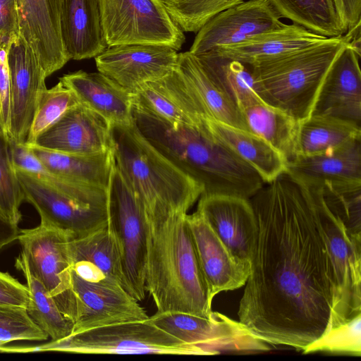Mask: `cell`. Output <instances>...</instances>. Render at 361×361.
Segmentation results:
<instances>
[{
	"label": "cell",
	"mask_w": 361,
	"mask_h": 361,
	"mask_svg": "<svg viewBox=\"0 0 361 361\" xmlns=\"http://www.w3.org/2000/svg\"><path fill=\"white\" fill-rule=\"evenodd\" d=\"M250 198L257 234L239 322L269 345L303 351L331 328L336 283L322 194L286 171Z\"/></svg>",
	"instance_id": "obj_1"
},
{
	"label": "cell",
	"mask_w": 361,
	"mask_h": 361,
	"mask_svg": "<svg viewBox=\"0 0 361 361\" xmlns=\"http://www.w3.org/2000/svg\"><path fill=\"white\" fill-rule=\"evenodd\" d=\"M320 215L337 290L331 329L361 314V239L348 234L323 197Z\"/></svg>",
	"instance_id": "obj_12"
},
{
	"label": "cell",
	"mask_w": 361,
	"mask_h": 361,
	"mask_svg": "<svg viewBox=\"0 0 361 361\" xmlns=\"http://www.w3.org/2000/svg\"><path fill=\"white\" fill-rule=\"evenodd\" d=\"M132 98L134 110L171 124L197 125L204 116L177 66L162 78L140 86Z\"/></svg>",
	"instance_id": "obj_22"
},
{
	"label": "cell",
	"mask_w": 361,
	"mask_h": 361,
	"mask_svg": "<svg viewBox=\"0 0 361 361\" xmlns=\"http://www.w3.org/2000/svg\"><path fill=\"white\" fill-rule=\"evenodd\" d=\"M344 35L361 23V0H334Z\"/></svg>",
	"instance_id": "obj_45"
},
{
	"label": "cell",
	"mask_w": 361,
	"mask_h": 361,
	"mask_svg": "<svg viewBox=\"0 0 361 361\" xmlns=\"http://www.w3.org/2000/svg\"><path fill=\"white\" fill-rule=\"evenodd\" d=\"M48 338V334L30 317L26 307L0 305V348L12 341H43Z\"/></svg>",
	"instance_id": "obj_41"
},
{
	"label": "cell",
	"mask_w": 361,
	"mask_h": 361,
	"mask_svg": "<svg viewBox=\"0 0 361 361\" xmlns=\"http://www.w3.org/2000/svg\"><path fill=\"white\" fill-rule=\"evenodd\" d=\"M6 351L206 355L197 347L188 344L160 329L149 318L73 333L62 339L37 346H8Z\"/></svg>",
	"instance_id": "obj_6"
},
{
	"label": "cell",
	"mask_w": 361,
	"mask_h": 361,
	"mask_svg": "<svg viewBox=\"0 0 361 361\" xmlns=\"http://www.w3.org/2000/svg\"><path fill=\"white\" fill-rule=\"evenodd\" d=\"M140 132L163 155L201 184L202 195H226L250 199L265 183L257 171L208 129L171 124L133 109Z\"/></svg>",
	"instance_id": "obj_2"
},
{
	"label": "cell",
	"mask_w": 361,
	"mask_h": 361,
	"mask_svg": "<svg viewBox=\"0 0 361 361\" xmlns=\"http://www.w3.org/2000/svg\"><path fill=\"white\" fill-rule=\"evenodd\" d=\"M204 121L210 132L252 166L265 183L286 171V160L262 137L211 118Z\"/></svg>",
	"instance_id": "obj_28"
},
{
	"label": "cell",
	"mask_w": 361,
	"mask_h": 361,
	"mask_svg": "<svg viewBox=\"0 0 361 361\" xmlns=\"http://www.w3.org/2000/svg\"><path fill=\"white\" fill-rule=\"evenodd\" d=\"M324 352L333 354L361 355V314L330 329L308 345L302 353Z\"/></svg>",
	"instance_id": "obj_40"
},
{
	"label": "cell",
	"mask_w": 361,
	"mask_h": 361,
	"mask_svg": "<svg viewBox=\"0 0 361 361\" xmlns=\"http://www.w3.org/2000/svg\"><path fill=\"white\" fill-rule=\"evenodd\" d=\"M239 111L248 130L267 141L287 163L295 157L300 121L262 100Z\"/></svg>",
	"instance_id": "obj_31"
},
{
	"label": "cell",
	"mask_w": 361,
	"mask_h": 361,
	"mask_svg": "<svg viewBox=\"0 0 361 361\" xmlns=\"http://www.w3.org/2000/svg\"><path fill=\"white\" fill-rule=\"evenodd\" d=\"M281 18L313 33L336 37L344 35L334 0H269Z\"/></svg>",
	"instance_id": "obj_35"
},
{
	"label": "cell",
	"mask_w": 361,
	"mask_h": 361,
	"mask_svg": "<svg viewBox=\"0 0 361 361\" xmlns=\"http://www.w3.org/2000/svg\"><path fill=\"white\" fill-rule=\"evenodd\" d=\"M111 134L115 164L146 214L187 213L203 193L202 185L155 148L135 122L111 125Z\"/></svg>",
	"instance_id": "obj_4"
},
{
	"label": "cell",
	"mask_w": 361,
	"mask_h": 361,
	"mask_svg": "<svg viewBox=\"0 0 361 361\" xmlns=\"http://www.w3.org/2000/svg\"><path fill=\"white\" fill-rule=\"evenodd\" d=\"M243 1L162 0L169 14L183 32H197L216 14Z\"/></svg>",
	"instance_id": "obj_38"
},
{
	"label": "cell",
	"mask_w": 361,
	"mask_h": 361,
	"mask_svg": "<svg viewBox=\"0 0 361 361\" xmlns=\"http://www.w3.org/2000/svg\"><path fill=\"white\" fill-rule=\"evenodd\" d=\"M269 0H249L230 7L208 20L196 33L189 52L198 54L231 46L283 25Z\"/></svg>",
	"instance_id": "obj_15"
},
{
	"label": "cell",
	"mask_w": 361,
	"mask_h": 361,
	"mask_svg": "<svg viewBox=\"0 0 361 361\" xmlns=\"http://www.w3.org/2000/svg\"><path fill=\"white\" fill-rule=\"evenodd\" d=\"M75 303L72 334L113 324L145 320V310L121 286L92 283L71 270Z\"/></svg>",
	"instance_id": "obj_16"
},
{
	"label": "cell",
	"mask_w": 361,
	"mask_h": 361,
	"mask_svg": "<svg viewBox=\"0 0 361 361\" xmlns=\"http://www.w3.org/2000/svg\"><path fill=\"white\" fill-rule=\"evenodd\" d=\"M178 56L177 51L168 46L125 44L108 47L95 57V63L99 72L132 94L173 71Z\"/></svg>",
	"instance_id": "obj_14"
},
{
	"label": "cell",
	"mask_w": 361,
	"mask_h": 361,
	"mask_svg": "<svg viewBox=\"0 0 361 361\" xmlns=\"http://www.w3.org/2000/svg\"><path fill=\"white\" fill-rule=\"evenodd\" d=\"M177 68L202 106L207 118L249 131L233 99L206 73L188 51L178 54Z\"/></svg>",
	"instance_id": "obj_29"
},
{
	"label": "cell",
	"mask_w": 361,
	"mask_h": 361,
	"mask_svg": "<svg viewBox=\"0 0 361 361\" xmlns=\"http://www.w3.org/2000/svg\"><path fill=\"white\" fill-rule=\"evenodd\" d=\"M15 265L26 279L30 293L26 308L32 320L51 337V341L71 335L73 323L63 315L44 285L30 271L22 253L16 258Z\"/></svg>",
	"instance_id": "obj_34"
},
{
	"label": "cell",
	"mask_w": 361,
	"mask_h": 361,
	"mask_svg": "<svg viewBox=\"0 0 361 361\" xmlns=\"http://www.w3.org/2000/svg\"><path fill=\"white\" fill-rule=\"evenodd\" d=\"M20 36L16 0H0V42L11 43Z\"/></svg>",
	"instance_id": "obj_44"
},
{
	"label": "cell",
	"mask_w": 361,
	"mask_h": 361,
	"mask_svg": "<svg viewBox=\"0 0 361 361\" xmlns=\"http://www.w3.org/2000/svg\"><path fill=\"white\" fill-rule=\"evenodd\" d=\"M349 41L345 33L250 63L257 94L298 121L307 118L329 69Z\"/></svg>",
	"instance_id": "obj_5"
},
{
	"label": "cell",
	"mask_w": 361,
	"mask_h": 361,
	"mask_svg": "<svg viewBox=\"0 0 361 361\" xmlns=\"http://www.w3.org/2000/svg\"><path fill=\"white\" fill-rule=\"evenodd\" d=\"M186 218L210 298L213 300L220 292L244 286L250 264L231 253L198 210Z\"/></svg>",
	"instance_id": "obj_20"
},
{
	"label": "cell",
	"mask_w": 361,
	"mask_h": 361,
	"mask_svg": "<svg viewBox=\"0 0 361 361\" xmlns=\"http://www.w3.org/2000/svg\"><path fill=\"white\" fill-rule=\"evenodd\" d=\"M100 12L108 47L159 44L178 51L185 42L162 0H100Z\"/></svg>",
	"instance_id": "obj_9"
},
{
	"label": "cell",
	"mask_w": 361,
	"mask_h": 361,
	"mask_svg": "<svg viewBox=\"0 0 361 361\" xmlns=\"http://www.w3.org/2000/svg\"><path fill=\"white\" fill-rule=\"evenodd\" d=\"M360 59L349 43L343 47L323 80L311 115L331 116L361 127Z\"/></svg>",
	"instance_id": "obj_21"
},
{
	"label": "cell",
	"mask_w": 361,
	"mask_h": 361,
	"mask_svg": "<svg viewBox=\"0 0 361 361\" xmlns=\"http://www.w3.org/2000/svg\"><path fill=\"white\" fill-rule=\"evenodd\" d=\"M11 144H24L38 105L47 90V78L32 48L20 36L9 44Z\"/></svg>",
	"instance_id": "obj_13"
},
{
	"label": "cell",
	"mask_w": 361,
	"mask_h": 361,
	"mask_svg": "<svg viewBox=\"0 0 361 361\" xmlns=\"http://www.w3.org/2000/svg\"><path fill=\"white\" fill-rule=\"evenodd\" d=\"M61 30L70 60L95 58L108 47L102 26L100 0H62Z\"/></svg>",
	"instance_id": "obj_25"
},
{
	"label": "cell",
	"mask_w": 361,
	"mask_h": 361,
	"mask_svg": "<svg viewBox=\"0 0 361 361\" xmlns=\"http://www.w3.org/2000/svg\"><path fill=\"white\" fill-rule=\"evenodd\" d=\"M327 38L294 23L283 24L240 43L214 50L230 59L250 64L322 42Z\"/></svg>",
	"instance_id": "obj_27"
},
{
	"label": "cell",
	"mask_w": 361,
	"mask_h": 361,
	"mask_svg": "<svg viewBox=\"0 0 361 361\" xmlns=\"http://www.w3.org/2000/svg\"><path fill=\"white\" fill-rule=\"evenodd\" d=\"M31 145L83 155L111 152V125L99 114L80 104L68 111Z\"/></svg>",
	"instance_id": "obj_18"
},
{
	"label": "cell",
	"mask_w": 361,
	"mask_h": 361,
	"mask_svg": "<svg viewBox=\"0 0 361 361\" xmlns=\"http://www.w3.org/2000/svg\"><path fill=\"white\" fill-rule=\"evenodd\" d=\"M333 214L348 234L361 239V181L324 183L317 186Z\"/></svg>",
	"instance_id": "obj_36"
},
{
	"label": "cell",
	"mask_w": 361,
	"mask_h": 361,
	"mask_svg": "<svg viewBox=\"0 0 361 361\" xmlns=\"http://www.w3.org/2000/svg\"><path fill=\"white\" fill-rule=\"evenodd\" d=\"M78 104L80 103L73 92L60 81L47 89L38 105L24 144H35L41 135Z\"/></svg>",
	"instance_id": "obj_37"
},
{
	"label": "cell",
	"mask_w": 361,
	"mask_h": 361,
	"mask_svg": "<svg viewBox=\"0 0 361 361\" xmlns=\"http://www.w3.org/2000/svg\"><path fill=\"white\" fill-rule=\"evenodd\" d=\"M286 172L302 183L361 181V139L332 152L298 156L286 165Z\"/></svg>",
	"instance_id": "obj_26"
},
{
	"label": "cell",
	"mask_w": 361,
	"mask_h": 361,
	"mask_svg": "<svg viewBox=\"0 0 361 361\" xmlns=\"http://www.w3.org/2000/svg\"><path fill=\"white\" fill-rule=\"evenodd\" d=\"M20 229L14 224L0 215V250L18 240Z\"/></svg>",
	"instance_id": "obj_46"
},
{
	"label": "cell",
	"mask_w": 361,
	"mask_h": 361,
	"mask_svg": "<svg viewBox=\"0 0 361 361\" xmlns=\"http://www.w3.org/2000/svg\"><path fill=\"white\" fill-rule=\"evenodd\" d=\"M59 81L73 92L81 105L111 125L134 122L132 94L102 73L80 70L63 75Z\"/></svg>",
	"instance_id": "obj_24"
},
{
	"label": "cell",
	"mask_w": 361,
	"mask_h": 361,
	"mask_svg": "<svg viewBox=\"0 0 361 361\" xmlns=\"http://www.w3.org/2000/svg\"><path fill=\"white\" fill-rule=\"evenodd\" d=\"M20 35L32 48L47 77L69 60L61 30L62 0H16Z\"/></svg>",
	"instance_id": "obj_19"
},
{
	"label": "cell",
	"mask_w": 361,
	"mask_h": 361,
	"mask_svg": "<svg viewBox=\"0 0 361 361\" xmlns=\"http://www.w3.org/2000/svg\"><path fill=\"white\" fill-rule=\"evenodd\" d=\"M186 216L178 212L146 214L145 290L157 312L209 317L212 299Z\"/></svg>",
	"instance_id": "obj_3"
},
{
	"label": "cell",
	"mask_w": 361,
	"mask_h": 361,
	"mask_svg": "<svg viewBox=\"0 0 361 361\" xmlns=\"http://www.w3.org/2000/svg\"><path fill=\"white\" fill-rule=\"evenodd\" d=\"M71 233L41 224L20 229L18 240L32 274L45 287L63 315L73 323L75 298L71 288L69 240Z\"/></svg>",
	"instance_id": "obj_10"
},
{
	"label": "cell",
	"mask_w": 361,
	"mask_h": 361,
	"mask_svg": "<svg viewBox=\"0 0 361 361\" xmlns=\"http://www.w3.org/2000/svg\"><path fill=\"white\" fill-rule=\"evenodd\" d=\"M26 146L56 174L72 181L108 188L115 164L113 151L83 155L51 151L35 145Z\"/></svg>",
	"instance_id": "obj_30"
},
{
	"label": "cell",
	"mask_w": 361,
	"mask_h": 361,
	"mask_svg": "<svg viewBox=\"0 0 361 361\" xmlns=\"http://www.w3.org/2000/svg\"><path fill=\"white\" fill-rule=\"evenodd\" d=\"M10 43L0 42V136L10 142V78L7 53Z\"/></svg>",
	"instance_id": "obj_42"
},
{
	"label": "cell",
	"mask_w": 361,
	"mask_h": 361,
	"mask_svg": "<svg viewBox=\"0 0 361 361\" xmlns=\"http://www.w3.org/2000/svg\"><path fill=\"white\" fill-rule=\"evenodd\" d=\"M68 251L71 269L82 279L126 290L118 247L108 226L72 238Z\"/></svg>",
	"instance_id": "obj_23"
},
{
	"label": "cell",
	"mask_w": 361,
	"mask_h": 361,
	"mask_svg": "<svg viewBox=\"0 0 361 361\" xmlns=\"http://www.w3.org/2000/svg\"><path fill=\"white\" fill-rule=\"evenodd\" d=\"M108 191V226L119 253L126 290L137 300L145 297L146 213L114 164Z\"/></svg>",
	"instance_id": "obj_8"
},
{
	"label": "cell",
	"mask_w": 361,
	"mask_h": 361,
	"mask_svg": "<svg viewBox=\"0 0 361 361\" xmlns=\"http://www.w3.org/2000/svg\"><path fill=\"white\" fill-rule=\"evenodd\" d=\"M357 139H361L360 126L331 116L310 115L300 121L295 157L332 152Z\"/></svg>",
	"instance_id": "obj_32"
},
{
	"label": "cell",
	"mask_w": 361,
	"mask_h": 361,
	"mask_svg": "<svg viewBox=\"0 0 361 361\" xmlns=\"http://www.w3.org/2000/svg\"><path fill=\"white\" fill-rule=\"evenodd\" d=\"M197 210L231 253L250 264L257 234V219L250 200L234 195H201Z\"/></svg>",
	"instance_id": "obj_17"
},
{
	"label": "cell",
	"mask_w": 361,
	"mask_h": 361,
	"mask_svg": "<svg viewBox=\"0 0 361 361\" xmlns=\"http://www.w3.org/2000/svg\"><path fill=\"white\" fill-rule=\"evenodd\" d=\"M16 171L25 200L36 209L41 224L68 232L74 238L108 226L107 188L85 184L64 192L23 170Z\"/></svg>",
	"instance_id": "obj_7"
},
{
	"label": "cell",
	"mask_w": 361,
	"mask_h": 361,
	"mask_svg": "<svg viewBox=\"0 0 361 361\" xmlns=\"http://www.w3.org/2000/svg\"><path fill=\"white\" fill-rule=\"evenodd\" d=\"M194 56L209 76L233 99L238 109L262 100L256 92L250 64L214 50Z\"/></svg>",
	"instance_id": "obj_33"
},
{
	"label": "cell",
	"mask_w": 361,
	"mask_h": 361,
	"mask_svg": "<svg viewBox=\"0 0 361 361\" xmlns=\"http://www.w3.org/2000/svg\"><path fill=\"white\" fill-rule=\"evenodd\" d=\"M149 319L169 334L201 349L206 355L270 350L269 344L252 334L239 321L217 312H212L209 317L177 312H156Z\"/></svg>",
	"instance_id": "obj_11"
},
{
	"label": "cell",
	"mask_w": 361,
	"mask_h": 361,
	"mask_svg": "<svg viewBox=\"0 0 361 361\" xmlns=\"http://www.w3.org/2000/svg\"><path fill=\"white\" fill-rule=\"evenodd\" d=\"M30 298L27 286L7 272L0 271V305L27 307Z\"/></svg>",
	"instance_id": "obj_43"
},
{
	"label": "cell",
	"mask_w": 361,
	"mask_h": 361,
	"mask_svg": "<svg viewBox=\"0 0 361 361\" xmlns=\"http://www.w3.org/2000/svg\"><path fill=\"white\" fill-rule=\"evenodd\" d=\"M24 200L12 159L11 143L0 136V215L18 224L22 219L20 207Z\"/></svg>",
	"instance_id": "obj_39"
}]
</instances>
